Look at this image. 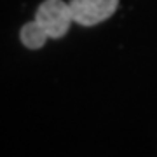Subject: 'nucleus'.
Instances as JSON below:
<instances>
[{
	"label": "nucleus",
	"mask_w": 157,
	"mask_h": 157,
	"mask_svg": "<svg viewBox=\"0 0 157 157\" xmlns=\"http://www.w3.org/2000/svg\"><path fill=\"white\" fill-rule=\"evenodd\" d=\"M49 39V35L39 23L30 21L26 25H23L21 28V42L25 47L28 49H40L42 45H45V40Z\"/></svg>",
	"instance_id": "7ed1b4c3"
},
{
	"label": "nucleus",
	"mask_w": 157,
	"mask_h": 157,
	"mask_svg": "<svg viewBox=\"0 0 157 157\" xmlns=\"http://www.w3.org/2000/svg\"><path fill=\"white\" fill-rule=\"evenodd\" d=\"M35 21L47 32L49 39H61L73 23L70 4L63 0H44L37 9Z\"/></svg>",
	"instance_id": "f257e3e1"
},
{
	"label": "nucleus",
	"mask_w": 157,
	"mask_h": 157,
	"mask_svg": "<svg viewBox=\"0 0 157 157\" xmlns=\"http://www.w3.org/2000/svg\"><path fill=\"white\" fill-rule=\"evenodd\" d=\"M73 23L82 26H94L115 14L119 0H70Z\"/></svg>",
	"instance_id": "f03ea898"
}]
</instances>
